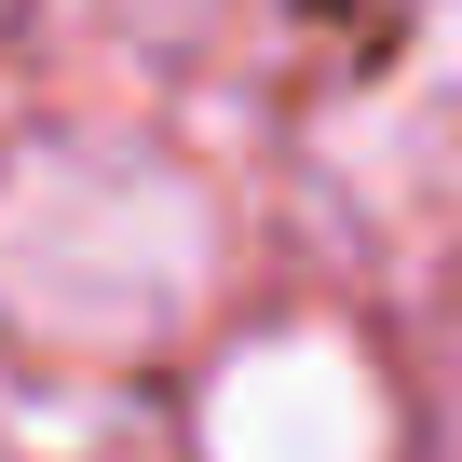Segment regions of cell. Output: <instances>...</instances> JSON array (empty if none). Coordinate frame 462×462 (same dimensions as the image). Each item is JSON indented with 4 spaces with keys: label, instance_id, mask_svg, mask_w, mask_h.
I'll return each mask as SVG.
<instances>
[{
    "label": "cell",
    "instance_id": "1",
    "mask_svg": "<svg viewBox=\"0 0 462 462\" xmlns=\"http://www.w3.org/2000/svg\"><path fill=\"white\" fill-rule=\"evenodd\" d=\"M217 273V217L150 150H28L0 177V313L55 354H150Z\"/></svg>",
    "mask_w": 462,
    "mask_h": 462
},
{
    "label": "cell",
    "instance_id": "2",
    "mask_svg": "<svg viewBox=\"0 0 462 462\" xmlns=\"http://www.w3.org/2000/svg\"><path fill=\"white\" fill-rule=\"evenodd\" d=\"M204 462H394L381 367L340 327H273L217 367L204 394Z\"/></svg>",
    "mask_w": 462,
    "mask_h": 462
},
{
    "label": "cell",
    "instance_id": "3",
    "mask_svg": "<svg viewBox=\"0 0 462 462\" xmlns=\"http://www.w3.org/2000/svg\"><path fill=\"white\" fill-rule=\"evenodd\" d=\"M340 190H354L381 231L462 217V55L408 69L394 96H367V109L340 123Z\"/></svg>",
    "mask_w": 462,
    "mask_h": 462
}]
</instances>
